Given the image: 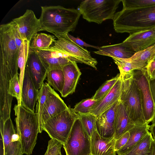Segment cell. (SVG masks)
Masks as SVG:
<instances>
[{"label": "cell", "instance_id": "cell-1", "mask_svg": "<svg viewBox=\"0 0 155 155\" xmlns=\"http://www.w3.org/2000/svg\"><path fill=\"white\" fill-rule=\"evenodd\" d=\"M39 18L43 31L56 37L74 31L81 15L77 9L66 8L61 5L42 6Z\"/></svg>", "mask_w": 155, "mask_h": 155}, {"label": "cell", "instance_id": "cell-2", "mask_svg": "<svg viewBox=\"0 0 155 155\" xmlns=\"http://www.w3.org/2000/svg\"><path fill=\"white\" fill-rule=\"evenodd\" d=\"M114 28L118 33L131 34L155 29V5L135 8L123 7L113 19Z\"/></svg>", "mask_w": 155, "mask_h": 155}, {"label": "cell", "instance_id": "cell-3", "mask_svg": "<svg viewBox=\"0 0 155 155\" xmlns=\"http://www.w3.org/2000/svg\"><path fill=\"white\" fill-rule=\"evenodd\" d=\"M14 110L16 116L15 130L21 143L22 153L30 155L36 144L38 134L40 133L37 114L20 104H16Z\"/></svg>", "mask_w": 155, "mask_h": 155}, {"label": "cell", "instance_id": "cell-4", "mask_svg": "<svg viewBox=\"0 0 155 155\" xmlns=\"http://www.w3.org/2000/svg\"><path fill=\"white\" fill-rule=\"evenodd\" d=\"M133 73H120L122 86L119 100L135 124H144L147 123L143 113L140 91L134 79Z\"/></svg>", "mask_w": 155, "mask_h": 155}, {"label": "cell", "instance_id": "cell-5", "mask_svg": "<svg viewBox=\"0 0 155 155\" xmlns=\"http://www.w3.org/2000/svg\"><path fill=\"white\" fill-rule=\"evenodd\" d=\"M0 65L7 68L9 80L18 73L19 49L10 22L0 25Z\"/></svg>", "mask_w": 155, "mask_h": 155}, {"label": "cell", "instance_id": "cell-6", "mask_svg": "<svg viewBox=\"0 0 155 155\" xmlns=\"http://www.w3.org/2000/svg\"><path fill=\"white\" fill-rule=\"evenodd\" d=\"M121 0H85L82 1L77 9L83 18L90 22L101 24L113 19Z\"/></svg>", "mask_w": 155, "mask_h": 155}, {"label": "cell", "instance_id": "cell-7", "mask_svg": "<svg viewBox=\"0 0 155 155\" xmlns=\"http://www.w3.org/2000/svg\"><path fill=\"white\" fill-rule=\"evenodd\" d=\"M79 117L69 107V108L48 120L42 125V130L51 139L56 140L63 145L65 143L75 120Z\"/></svg>", "mask_w": 155, "mask_h": 155}, {"label": "cell", "instance_id": "cell-8", "mask_svg": "<svg viewBox=\"0 0 155 155\" xmlns=\"http://www.w3.org/2000/svg\"><path fill=\"white\" fill-rule=\"evenodd\" d=\"M63 146L66 155H91V137L79 117L74 122Z\"/></svg>", "mask_w": 155, "mask_h": 155}, {"label": "cell", "instance_id": "cell-9", "mask_svg": "<svg viewBox=\"0 0 155 155\" xmlns=\"http://www.w3.org/2000/svg\"><path fill=\"white\" fill-rule=\"evenodd\" d=\"M56 38L57 39L51 45L53 47L67 54L73 61L83 63L97 69V61L91 56L90 51L74 42L67 34Z\"/></svg>", "mask_w": 155, "mask_h": 155}, {"label": "cell", "instance_id": "cell-10", "mask_svg": "<svg viewBox=\"0 0 155 155\" xmlns=\"http://www.w3.org/2000/svg\"><path fill=\"white\" fill-rule=\"evenodd\" d=\"M133 78L140 93L143 113L147 123L152 122L155 116V106L147 69L134 71Z\"/></svg>", "mask_w": 155, "mask_h": 155}, {"label": "cell", "instance_id": "cell-11", "mask_svg": "<svg viewBox=\"0 0 155 155\" xmlns=\"http://www.w3.org/2000/svg\"><path fill=\"white\" fill-rule=\"evenodd\" d=\"M0 131L3 145V155H22V147L10 117L0 120Z\"/></svg>", "mask_w": 155, "mask_h": 155}, {"label": "cell", "instance_id": "cell-12", "mask_svg": "<svg viewBox=\"0 0 155 155\" xmlns=\"http://www.w3.org/2000/svg\"><path fill=\"white\" fill-rule=\"evenodd\" d=\"M34 51L38 55L47 71L54 70H62L64 66L74 62L67 54L51 45L48 48Z\"/></svg>", "mask_w": 155, "mask_h": 155}, {"label": "cell", "instance_id": "cell-13", "mask_svg": "<svg viewBox=\"0 0 155 155\" xmlns=\"http://www.w3.org/2000/svg\"><path fill=\"white\" fill-rule=\"evenodd\" d=\"M17 26L21 37L24 41L31 42L35 36L43 31L40 21L34 12L27 9L22 15L12 19Z\"/></svg>", "mask_w": 155, "mask_h": 155}, {"label": "cell", "instance_id": "cell-14", "mask_svg": "<svg viewBox=\"0 0 155 155\" xmlns=\"http://www.w3.org/2000/svg\"><path fill=\"white\" fill-rule=\"evenodd\" d=\"M26 67L36 88L39 90L46 77L47 71L38 54L30 47Z\"/></svg>", "mask_w": 155, "mask_h": 155}, {"label": "cell", "instance_id": "cell-15", "mask_svg": "<svg viewBox=\"0 0 155 155\" xmlns=\"http://www.w3.org/2000/svg\"><path fill=\"white\" fill-rule=\"evenodd\" d=\"M9 80L7 68L0 65V115L4 121L10 117L13 97L8 92Z\"/></svg>", "mask_w": 155, "mask_h": 155}, {"label": "cell", "instance_id": "cell-16", "mask_svg": "<svg viewBox=\"0 0 155 155\" xmlns=\"http://www.w3.org/2000/svg\"><path fill=\"white\" fill-rule=\"evenodd\" d=\"M69 108L59 94L52 88L47 95L42 115L41 122L48 120Z\"/></svg>", "mask_w": 155, "mask_h": 155}, {"label": "cell", "instance_id": "cell-17", "mask_svg": "<svg viewBox=\"0 0 155 155\" xmlns=\"http://www.w3.org/2000/svg\"><path fill=\"white\" fill-rule=\"evenodd\" d=\"M39 91V90L36 88L28 69L25 67L19 104L27 109L35 112V107Z\"/></svg>", "mask_w": 155, "mask_h": 155}, {"label": "cell", "instance_id": "cell-18", "mask_svg": "<svg viewBox=\"0 0 155 155\" xmlns=\"http://www.w3.org/2000/svg\"><path fill=\"white\" fill-rule=\"evenodd\" d=\"M123 42L135 52L142 51L155 44V29L133 33Z\"/></svg>", "mask_w": 155, "mask_h": 155}, {"label": "cell", "instance_id": "cell-19", "mask_svg": "<svg viewBox=\"0 0 155 155\" xmlns=\"http://www.w3.org/2000/svg\"><path fill=\"white\" fill-rule=\"evenodd\" d=\"M118 101L97 117V130L104 137H114L115 115Z\"/></svg>", "mask_w": 155, "mask_h": 155}, {"label": "cell", "instance_id": "cell-20", "mask_svg": "<svg viewBox=\"0 0 155 155\" xmlns=\"http://www.w3.org/2000/svg\"><path fill=\"white\" fill-rule=\"evenodd\" d=\"M115 141L114 137H104L96 130L91 137V155H116Z\"/></svg>", "mask_w": 155, "mask_h": 155}, {"label": "cell", "instance_id": "cell-21", "mask_svg": "<svg viewBox=\"0 0 155 155\" xmlns=\"http://www.w3.org/2000/svg\"><path fill=\"white\" fill-rule=\"evenodd\" d=\"M135 125L125 107L119 100L115 115L114 139L116 140L119 139L123 135L132 129Z\"/></svg>", "mask_w": 155, "mask_h": 155}, {"label": "cell", "instance_id": "cell-22", "mask_svg": "<svg viewBox=\"0 0 155 155\" xmlns=\"http://www.w3.org/2000/svg\"><path fill=\"white\" fill-rule=\"evenodd\" d=\"M122 86V80L120 74L111 89L102 100L97 102L91 113L97 117L119 101L121 94Z\"/></svg>", "mask_w": 155, "mask_h": 155}, {"label": "cell", "instance_id": "cell-23", "mask_svg": "<svg viewBox=\"0 0 155 155\" xmlns=\"http://www.w3.org/2000/svg\"><path fill=\"white\" fill-rule=\"evenodd\" d=\"M62 70L64 74V84L61 94L62 97H65L75 92L81 73L75 61L64 66Z\"/></svg>", "mask_w": 155, "mask_h": 155}, {"label": "cell", "instance_id": "cell-24", "mask_svg": "<svg viewBox=\"0 0 155 155\" xmlns=\"http://www.w3.org/2000/svg\"><path fill=\"white\" fill-rule=\"evenodd\" d=\"M94 52L96 54L112 58L123 59L130 58L136 53L123 42L100 47L99 50Z\"/></svg>", "mask_w": 155, "mask_h": 155}, {"label": "cell", "instance_id": "cell-25", "mask_svg": "<svg viewBox=\"0 0 155 155\" xmlns=\"http://www.w3.org/2000/svg\"><path fill=\"white\" fill-rule=\"evenodd\" d=\"M150 125L147 123L135 124L129 131L130 138L126 144L116 151L118 155L125 153L142 139L150 132Z\"/></svg>", "mask_w": 155, "mask_h": 155}, {"label": "cell", "instance_id": "cell-26", "mask_svg": "<svg viewBox=\"0 0 155 155\" xmlns=\"http://www.w3.org/2000/svg\"><path fill=\"white\" fill-rule=\"evenodd\" d=\"M153 138L152 132H149L131 148L119 155H149Z\"/></svg>", "mask_w": 155, "mask_h": 155}, {"label": "cell", "instance_id": "cell-27", "mask_svg": "<svg viewBox=\"0 0 155 155\" xmlns=\"http://www.w3.org/2000/svg\"><path fill=\"white\" fill-rule=\"evenodd\" d=\"M155 58V44L142 51L136 52L129 58L147 69L148 64L153 61Z\"/></svg>", "mask_w": 155, "mask_h": 155}, {"label": "cell", "instance_id": "cell-28", "mask_svg": "<svg viewBox=\"0 0 155 155\" xmlns=\"http://www.w3.org/2000/svg\"><path fill=\"white\" fill-rule=\"evenodd\" d=\"M51 87L48 83H43L39 93L36 107L35 113L37 114L39 126L40 133L43 131L42 125L41 122V117L46 97Z\"/></svg>", "mask_w": 155, "mask_h": 155}, {"label": "cell", "instance_id": "cell-29", "mask_svg": "<svg viewBox=\"0 0 155 155\" xmlns=\"http://www.w3.org/2000/svg\"><path fill=\"white\" fill-rule=\"evenodd\" d=\"M30 42L24 40L21 45L19 51L18 66L20 69L19 79L21 90L26 63L29 54Z\"/></svg>", "mask_w": 155, "mask_h": 155}, {"label": "cell", "instance_id": "cell-30", "mask_svg": "<svg viewBox=\"0 0 155 155\" xmlns=\"http://www.w3.org/2000/svg\"><path fill=\"white\" fill-rule=\"evenodd\" d=\"M48 83L54 89L61 93L64 84V74L62 70H54L47 71Z\"/></svg>", "mask_w": 155, "mask_h": 155}, {"label": "cell", "instance_id": "cell-31", "mask_svg": "<svg viewBox=\"0 0 155 155\" xmlns=\"http://www.w3.org/2000/svg\"><path fill=\"white\" fill-rule=\"evenodd\" d=\"M54 36L44 33H37L32 40L30 47L33 50L49 48L56 40Z\"/></svg>", "mask_w": 155, "mask_h": 155}, {"label": "cell", "instance_id": "cell-32", "mask_svg": "<svg viewBox=\"0 0 155 155\" xmlns=\"http://www.w3.org/2000/svg\"><path fill=\"white\" fill-rule=\"evenodd\" d=\"M112 58L117 65L121 74H132L135 70L147 69L142 66L131 61L129 58Z\"/></svg>", "mask_w": 155, "mask_h": 155}, {"label": "cell", "instance_id": "cell-33", "mask_svg": "<svg viewBox=\"0 0 155 155\" xmlns=\"http://www.w3.org/2000/svg\"><path fill=\"white\" fill-rule=\"evenodd\" d=\"M78 114L84 129L91 137L93 133L97 130V117L91 113Z\"/></svg>", "mask_w": 155, "mask_h": 155}, {"label": "cell", "instance_id": "cell-34", "mask_svg": "<svg viewBox=\"0 0 155 155\" xmlns=\"http://www.w3.org/2000/svg\"><path fill=\"white\" fill-rule=\"evenodd\" d=\"M120 76V74H118L115 77L107 81L98 89L92 98L98 101L102 100L111 89Z\"/></svg>", "mask_w": 155, "mask_h": 155}, {"label": "cell", "instance_id": "cell-35", "mask_svg": "<svg viewBox=\"0 0 155 155\" xmlns=\"http://www.w3.org/2000/svg\"><path fill=\"white\" fill-rule=\"evenodd\" d=\"M98 101L92 98L83 99L76 104L74 108H72V109L78 114H90Z\"/></svg>", "mask_w": 155, "mask_h": 155}, {"label": "cell", "instance_id": "cell-36", "mask_svg": "<svg viewBox=\"0 0 155 155\" xmlns=\"http://www.w3.org/2000/svg\"><path fill=\"white\" fill-rule=\"evenodd\" d=\"M21 92L19 77L18 74H17L9 80L8 92L11 96L15 97L17 100L18 104H19Z\"/></svg>", "mask_w": 155, "mask_h": 155}, {"label": "cell", "instance_id": "cell-37", "mask_svg": "<svg viewBox=\"0 0 155 155\" xmlns=\"http://www.w3.org/2000/svg\"><path fill=\"white\" fill-rule=\"evenodd\" d=\"M123 7L135 8L155 5V0H121Z\"/></svg>", "mask_w": 155, "mask_h": 155}, {"label": "cell", "instance_id": "cell-38", "mask_svg": "<svg viewBox=\"0 0 155 155\" xmlns=\"http://www.w3.org/2000/svg\"><path fill=\"white\" fill-rule=\"evenodd\" d=\"M63 144L59 141L51 139L48 142L47 150L44 155H57Z\"/></svg>", "mask_w": 155, "mask_h": 155}, {"label": "cell", "instance_id": "cell-39", "mask_svg": "<svg viewBox=\"0 0 155 155\" xmlns=\"http://www.w3.org/2000/svg\"><path fill=\"white\" fill-rule=\"evenodd\" d=\"M13 34L16 44L19 49L23 41L22 39L17 25L12 21L10 22Z\"/></svg>", "mask_w": 155, "mask_h": 155}, {"label": "cell", "instance_id": "cell-40", "mask_svg": "<svg viewBox=\"0 0 155 155\" xmlns=\"http://www.w3.org/2000/svg\"><path fill=\"white\" fill-rule=\"evenodd\" d=\"M130 133L128 131L117 140H116L115 150L117 151L123 147L127 142L130 137Z\"/></svg>", "mask_w": 155, "mask_h": 155}, {"label": "cell", "instance_id": "cell-41", "mask_svg": "<svg viewBox=\"0 0 155 155\" xmlns=\"http://www.w3.org/2000/svg\"><path fill=\"white\" fill-rule=\"evenodd\" d=\"M67 35L68 37L72 41L82 47H90L97 49L98 50L100 49V47L89 44L83 41L78 37L75 38L71 35L69 34V33L67 34Z\"/></svg>", "mask_w": 155, "mask_h": 155}, {"label": "cell", "instance_id": "cell-42", "mask_svg": "<svg viewBox=\"0 0 155 155\" xmlns=\"http://www.w3.org/2000/svg\"><path fill=\"white\" fill-rule=\"evenodd\" d=\"M150 84L155 106V78L150 80Z\"/></svg>", "mask_w": 155, "mask_h": 155}, {"label": "cell", "instance_id": "cell-43", "mask_svg": "<svg viewBox=\"0 0 155 155\" xmlns=\"http://www.w3.org/2000/svg\"><path fill=\"white\" fill-rule=\"evenodd\" d=\"M152 140L150 148V151L149 155H155V137L153 134Z\"/></svg>", "mask_w": 155, "mask_h": 155}, {"label": "cell", "instance_id": "cell-44", "mask_svg": "<svg viewBox=\"0 0 155 155\" xmlns=\"http://www.w3.org/2000/svg\"><path fill=\"white\" fill-rule=\"evenodd\" d=\"M150 80H153L155 78V69L153 71L149 76Z\"/></svg>", "mask_w": 155, "mask_h": 155}, {"label": "cell", "instance_id": "cell-45", "mask_svg": "<svg viewBox=\"0 0 155 155\" xmlns=\"http://www.w3.org/2000/svg\"><path fill=\"white\" fill-rule=\"evenodd\" d=\"M152 124L151 126L155 128V116L152 122Z\"/></svg>", "mask_w": 155, "mask_h": 155}, {"label": "cell", "instance_id": "cell-46", "mask_svg": "<svg viewBox=\"0 0 155 155\" xmlns=\"http://www.w3.org/2000/svg\"><path fill=\"white\" fill-rule=\"evenodd\" d=\"M57 155H61V150H60Z\"/></svg>", "mask_w": 155, "mask_h": 155}, {"label": "cell", "instance_id": "cell-47", "mask_svg": "<svg viewBox=\"0 0 155 155\" xmlns=\"http://www.w3.org/2000/svg\"><path fill=\"white\" fill-rule=\"evenodd\" d=\"M154 61H155V59H154Z\"/></svg>", "mask_w": 155, "mask_h": 155}]
</instances>
